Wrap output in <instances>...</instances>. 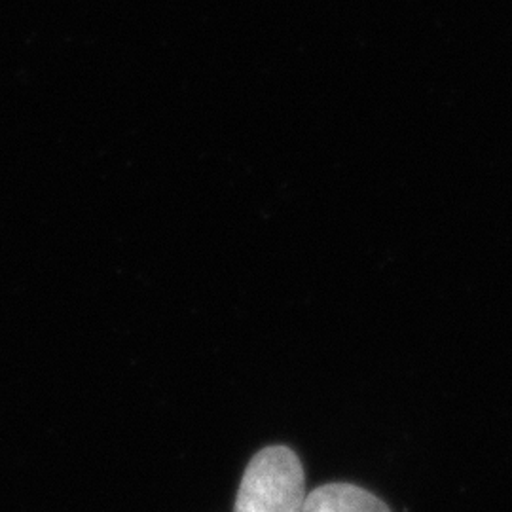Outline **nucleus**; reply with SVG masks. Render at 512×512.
Wrapping results in <instances>:
<instances>
[{
	"mask_svg": "<svg viewBox=\"0 0 512 512\" xmlns=\"http://www.w3.org/2000/svg\"><path fill=\"white\" fill-rule=\"evenodd\" d=\"M306 495L300 458L287 446H270L247 465L234 512H302Z\"/></svg>",
	"mask_w": 512,
	"mask_h": 512,
	"instance_id": "1",
	"label": "nucleus"
},
{
	"mask_svg": "<svg viewBox=\"0 0 512 512\" xmlns=\"http://www.w3.org/2000/svg\"><path fill=\"white\" fill-rule=\"evenodd\" d=\"M302 512H391L380 497L355 484L332 482L306 495Z\"/></svg>",
	"mask_w": 512,
	"mask_h": 512,
	"instance_id": "2",
	"label": "nucleus"
}]
</instances>
